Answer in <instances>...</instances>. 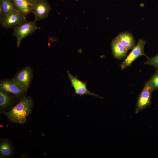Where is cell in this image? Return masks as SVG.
I'll use <instances>...</instances> for the list:
<instances>
[{"label":"cell","instance_id":"6da1fadb","mask_svg":"<svg viewBox=\"0 0 158 158\" xmlns=\"http://www.w3.org/2000/svg\"><path fill=\"white\" fill-rule=\"evenodd\" d=\"M32 101L29 97L23 98L10 111L6 112L8 118L12 122L18 123L25 122L30 114Z\"/></svg>","mask_w":158,"mask_h":158},{"label":"cell","instance_id":"277c9868","mask_svg":"<svg viewBox=\"0 0 158 158\" xmlns=\"http://www.w3.org/2000/svg\"><path fill=\"white\" fill-rule=\"evenodd\" d=\"M32 13L34 15L36 22L46 18L51 10V7L46 0H36L32 4Z\"/></svg>","mask_w":158,"mask_h":158},{"label":"cell","instance_id":"8fae6325","mask_svg":"<svg viewBox=\"0 0 158 158\" xmlns=\"http://www.w3.org/2000/svg\"><path fill=\"white\" fill-rule=\"evenodd\" d=\"M116 38L128 50H132L135 45V41L132 34L124 32L119 34Z\"/></svg>","mask_w":158,"mask_h":158},{"label":"cell","instance_id":"d6986e66","mask_svg":"<svg viewBox=\"0 0 158 158\" xmlns=\"http://www.w3.org/2000/svg\"><path fill=\"white\" fill-rule=\"evenodd\" d=\"M14 0L19 1H27L26 0Z\"/></svg>","mask_w":158,"mask_h":158},{"label":"cell","instance_id":"7c38bea8","mask_svg":"<svg viewBox=\"0 0 158 158\" xmlns=\"http://www.w3.org/2000/svg\"><path fill=\"white\" fill-rule=\"evenodd\" d=\"M12 96L8 92L1 90L0 91V109H4L11 106L14 103Z\"/></svg>","mask_w":158,"mask_h":158},{"label":"cell","instance_id":"9c48e42d","mask_svg":"<svg viewBox=\"0 0 158 158\" xmlns=\"http://www.w3.org/2000/svg\"><path fill=\"white\" fill-rule=\"evenodd\" d=\"M0 88L1 90L12 93L17 96H20L26 92L13 78L1 80L0 83Z\"/></svg>","mask_w":158,"mask_h":158},{"label":"cell","instance_id":"8992f818","mask_svg":"<svg viewBox=\"0 0 158 158\" xmlns=\"http://www.w3.org/2000/svg\"><path fill=\"white\" fill-rule=\"evenodd\" d=\"M67 73L68 77L71 83V86L74 88L75 95L80 96L85 95H90L100 99L103 98L98 94L89 91L87 88L86 83L80 80L76 76H73L68 71Z\"/></svg>","mask_w":158,"mask_h":158},{"label":"cell","instance_id":"e0dca14e","mask_svg":"<svg viewBox=\"0 0 158 158\" xmlns=\"http://www.w3.org/2000/svg\"><path fill=\"white\" fill-rule=\"evenodd\" d=\"M144 63L145 65H152L158 69V54L152 58H148Z\"/></svg>","mask_w":158,"mask_h":158},{"label":"cell","instance_id":"5b68a950","mask_svg":"<svg viewBox=\"0 0 158 158\" xmlns=\"http://www.w3.org/2000/svg\"><path fill=\"white\" fill-rule=\"evenodd\" d=\"M25 17L18 10L16 9L12 12L4 16L0 20L2 27L8 29L23 23L26 20Z\"/></svg>","mask_w":158,"mask_h":158},{"label":"cell","instance_id":"2e32d148","mask_svg":"<svg viewBox=\"0 0 158 158\" xmlns=\"http://www.w3.org/2000/svg\"><path fill=\"white\" fill-rule=\"evenodd\" d=\"M145 84L153 91L158 89V69Z\"/></svg>","mask_w":158,"mask_h":158},{"label":"cell","instance_id":"30bf717a","mask_svg":"<svg viewBox=\"0 0 158 158\" xmlns=\"http://www.w3.org/2000/svg\"><path fill=\"white\" fill-rule=\"evenodd\" d=\"M111 45L112 54L115 58L121 60L126 56L128 50L120 42L116 37L112 40Z\"/></svg>","mask_w":158,"mask_h":158},{"label":"cell","instance_id":"ba28073f","mask_svg":"<svg viewBox=\"0 0 158 158\" xmlns=\"http://www.w3.org/2000/svg\"><path fill=\"white\" fill-rule=\"evenodd\" d=\"M33 71L29 66L20 70L15 75L13 79L27 92L33 77Z\"/></svg>","mask_w":158,"mask_h":158},{"label":"cell","instance_id":"5bb4252c","mask_svg":"<svg viewBox=\"0 0 158 158\" xmlns=\"http://www.w3.org/2000/svg\"><path fill=\"white\" fill-rule=\"evenodd\" d=\"M0 8L5 15L17 9L12 0H0Z\"/></svg>","mask_w":158,"mask_h":158},{"label":"cell","instance_id":"9a60e30c","mask_svg":"<svg viewBox=\"0 0 158 158\" xmlns=\"http://www.w3.org/2000/svg\"><path fill=\"white\" fill-rule=\"evenodd\" d=\"M12 152V147L11 143L8 140L2 141L0 144L1 155L3 157H8Z\"/></svg>","mask_w":158,"mask_h":158},{"label":"cell","instance_id":"3957f363","mask_svg":"<svg viewBox=\"0 0 158 158\" xmlns=\"http://www.w3.org/2000/svg\"><path fill=\"white\" fill-rule=\"evenodd\" d=\"M146 41L143 39H140L131 51L126 58L120 65L121 70L125 69L128 67L131 66L133 62L139 57L144 56L147 59L149 57L145 54L144 51V46Z\"/></svg>","mask_w":158,"mask_h":158},{"label":"cell","instance_id":"52a82bcc","mask_svg":"<svg viewBox=\"0 0 158 158\" xmlns=\"http://www.w3.org/2000/svg\"><path fill=\"white\" fill-rule=\"evenodd\" d=\"M153 91L148 86L145 84L139 94L136 103L135 113H138L151 104L152 95Z\"/></svg>","mask_w":158,"mask_h":158},{"label":"cell","instance_id":"ac0fdd59","mask_svg":"<svg viewBox=\"0 0 158 158\" xmlns=\"http://www.w3.org/2000/svg\"><path fill=\"white\" fill-rule=\"evenodd\" d=\"M36 0H26L27 2L31 5Z\"/></svg>","mask_w":158,"mask_h":158},{"label":"cell","instance_id":"7a4b0ae2","mask_svg":"<svg viewBox=\"0 0 158 158\" xmlns=\"http://www.w3.org/2000/svg\"><path fill=\"white\" fill-rule=\"evenodd\" d=\"M13 28V35L16 39L18 48L19 47L21 41L24 38L41 28L37 26L36 22L34 20L31 21L26 20Z\"/></svg>","mask_w":158,"mask_h":158},{"label":"cell","instance_id":"4fadbf2b","mask_svg":"<svg viewBox=\"0 0 158 158\" xmlns=\"http://www.w3.org/2000/svg\"><path fill=\"white\" fill-rule=\"evenodd\" d=\"M12 1L16 9L25 17L32 13L31 5L27 1Z\"/></svg>","mask_w":158,"mask_h":158}]
</instances>
